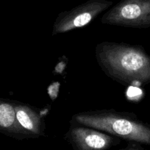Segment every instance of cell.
Here are the masks:
<instances>
[{
	"label": "cell",
	"instance_id": "obj_1",
	"mask_svg": "<svg viewBox=\"0 0 150 150\" xmlns=\"http://www.w3.org/2000/svg\"><path fill=\"white\" fill-rule=\"evenodd\" d=\"M95 57L106 76L121 84L150 83V55L141 45L103 41L96 46Z\"/></svg>",
	"mask_w": 150,
	"mask_h": 150
},
{
	"label": "cell",
	"instance_id": "obj_2",
	"mask_svg": "<svg viewBox=\"0 0 150 150\" xmlns=\"http://www.w3.org/2000/svg\"><path fill=\"white\" fill-rule=\"evenodd\" d=\"M71 122L101 130L119 139L150 145V125L136 114L114 109L76 113Z\"/></svg>",
	"mask_w": 150,
	"mask_h": 150
},
{
	"label": "cell",
	"instance_id": "obj_3",
	"mask_svg": "<svg viewBox=\"0 0 150 150\" xmlns=\"http://www.w3.org/2000/svg\"><path fill=\"white\" fill-rule=\"evenodd\" d=\"M101 23L134 29L150 28V0H121L104 13Z\"/></svg>",
	"mask_w": 150,
	"mask_h": 150
},
{
	"label": "cell",
	"instance_id": "obj_4",
	"mask_svg": "<svg viewBox=\"0 0 150 150\" xmlns=\"http://www.w3.org/2000/svg\"><path fill=\"white\" fill-rule=\"evenodd\" d=\"M112 5L113 1L109 0H88L71 10L61 12L53 23L51 35L85 27Z\"/></svg>",
	"mask_w": 150,
	"mask_h": 150
},
{
	"label": "cell",
	"instance_id": "obj_5",
	"mask_svg": "<svg viewBox=\"0 0 150 150\" xmlns=\"http://www.w3.org/2000/svg\"><path fill=\"white\" fill-rule=\"evenodd\" d=\"M66 138L75 150H107L120 143L116 136L72 122Z\"/></svg>",
	"mask_w": 150,
	"mask_h": 150
},
{
	"label": "cell",
	"instance_id": "obj_6",
	"mask_svg": "<svg viewBox=\"0 0 150 150\" xmlns=\"http://www.w3.org/2000/svg\"><path fill=\"white\" fill-rule=\"evenodd\" d=\"M16 119L29 138H38L44 135L45 122L39 109L28 104L15 103Z\"/></svg>",
	"mask_w": 150,
	"mask_h": 150
},
{
	"label": "cell",
	"instance_id": "obj_7",
	"mask_svg": "<svg viewBox=\"0 0 150 150\" xmlns=\"http://www.w3.org/2000/svg\"><path fill=\"white\" fill-rule=\"evenodd\" d=\"M119 150H144L141 146H140L139 145L135 144H131L129 146H126V148H124V149H119Z\"/></svg>",
	"mask_w": 150,
	"mask_h": 150
}]
</instances>
